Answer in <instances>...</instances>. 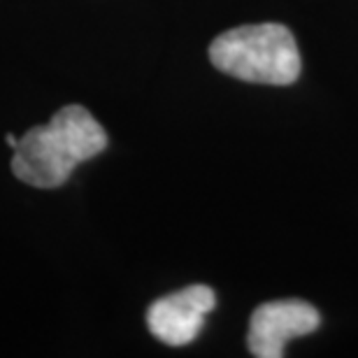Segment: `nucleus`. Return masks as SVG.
<instances>
[{"label": "nucleus", "instance_id": "obj_5", "mask_svg": "<svg viewBox=\"0 0 358 358\" xmlns=\"http://www.w3.org/2000/svg\"><path fill=\"white\" fill-rule=\"evenodd\" d=\"M5 142H7V145H10L12 149H14V147H17V145H19V140H17V138H14V135H12V133H7V135H5Z\"/></svg>", "mask_w": 358, "mask_h": 358}, {"label": "nucleus", "instance_id": "obj_1", "mask_svg": "<svg viewBox=\"0 0 358 358\" xmlns=\"http://www.w3.org/2000/svg\"><path fill=\"white\" fill-rule=\"evenodd\" d=\"M107 147V133L82 105H66L19 138L12 156V173L19 182L38 189H56L68 182L80 163Z\"/></svg>", "mask_w": 358, "mask_h": 358}, {"label": "nucleus", "instance_id": "obj_3", "mask_svg": "<svg viewBox=\"0 0 358 358\" xmlns=\"http://www.w3.org/2000/svg\"><path fill=\"white\" fill-rule=\"evenodd\" d=\"M317 307L305 300H272L256 307L249 321L247 345L256 358H282L286 342L319 328Z\"/></svg>", "mask_w": 358, "mask_h": 358}, {"label": "nucleus", "instance_id": "obj_2", "mask_svg": "<svg viewBox=\"0 0 358 358\" xmlns=\"http://www.w3.org/2000/svg\"><path fill=\"white\" fill-rule=\"evenodd\" d=\"M210 61L221 73L254 84L286 87L300 75V52L282 24H254L221 33L210 45Z\"/></svg>", "mask_w": 358, "mask_h": 358}, {"label": "nucleus", "instance_id": "obj_4", "mask_svg": "<svg viewBox=\"0 0 358 358\" xmlns=\"http://www.w3.org/2000/svg\"><path fill=\"white\" fill-rule=\"evenodd\" d=\"M214 305H217V296L210 286H186L149 305L147 326L163 345L184 347L198 338L205 326V317L214 310Z\"/></svg>", "mask_w": 358, "mask_h": 358}]
</instances>
